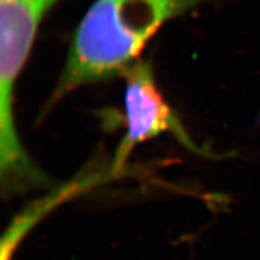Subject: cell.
<instances>
[{"label": "cell", "instance_id": "obj_1", "mask_svg": "<svg viewBox=\"0 0 260 260\" xmlns=\"http://www.w3.org/2000/svg\"><path fill=\"white\" fill-rule=\"evenodd\" d=\"M210 2L95 0L75 30L48 106L82 87L122 77L162 25Z\"/></svg>", "mask_w": 260, "mask_h": 260}, {"label": "cell", "instance_id": "obj_2", "mask_svg": "<svg viewBox=\"0 0 260 260\" xmlns=\"http://www.w3.org/2000/svg\"><path fill=\"white\" fill-rule=\"evenodd\" d=\"M122 77L125 82V133L110 165L113 177L122 174L129 157L139 145L164 133H170L182 146L198 155L216 158L209 149L201 147L191 139L180 117L159 90L151 61L139 59Z\"/></svg>", "mask_w": 260, "mask_h": 260}, {"label": "cell", "instance_id": "obj_3", "mask_svg": "<svg viewBox=\"0 0 260 260\" xmlns=\"http://www.w3.org/2000/svg\"><path fill=\"white\" fill-rule=\"evenodd\" d=\"M59 0H0V90L15 93L39 28Z\"/></svg>", "mask_w": 260, "mask_h": 260}, {"label": "cell", "instance_id": "obj_4", "mask_svg": "<svg viewBox=\"0 0 260 260\" xmlns=\"http://www.w3.org/2000/svg\"><path fill=\"white\" fill-rule=\"evenodd\" d=\"M115 178L112 176L111 171L106 172H87L84 175H80L79 177L75 178L74 181L69 182L65 186L60 187L59 189L54 193H52L44 199L39 200L38 203L28 206V209L23 211L18 217L14 220L11 226L9 228L8 233L3 237L2 242V259L0 260H11L14 256V253L23 239L25 234L29 229L34 226V224L41 219L42 217L46 214L48 211H52L53 209L63 203L65 200L73 199L79 193L89 189L93 186L99 183V182L110 181Z\"/></svg>", "mask_w": 260, "mask_h": 260}]
</instances>
